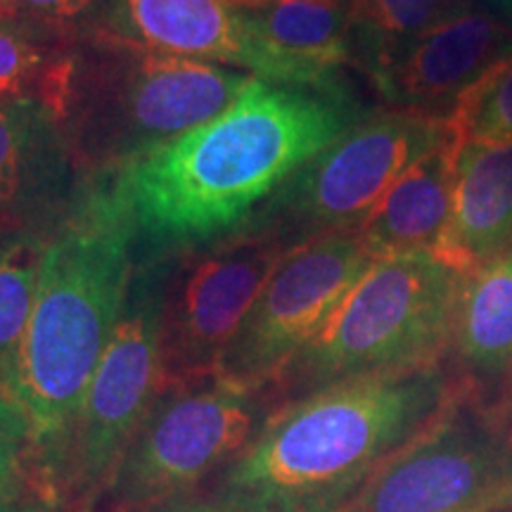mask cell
Masks as SVG:
<instances>
[{
  "label": "cell",
  "mask_w": 512,
  "mask_h": 512,
  "mask_svg": "<svg viewBox=\"0 0 512 512\" xmlns=\"http://www.w3.org/2000/svg\"><path fill=\"white\" fill-rule=\"evenodd\" d=\"M368 110L351 88L254 76L221 114L102 178L124 209L138 254L235 233Z\"/></svg>",
  "instance_id": "1"
},
{
  "label": "cell",
  "mask_w": 512,
  "mask_h": 512,
  "mask_svg": "<svg viewBox=\"0 0 512 512\" xmlns=\"http://www.w3.org/2000/svg\"><path fill=\"white\" fill-rule=\"evenodd\" d=\"M456 394L437 363L351 377L287 401L226 467L219 503L240 512H342Z\"/></svg>",
  "instance_id": "2"
},
{
  "label": "cell",
  "mask_w": 512,
  "mask_h": 512,
  "mask_svg": "<svg viewBox=\"0 0 512 512\" xmlns=\"http://www.w3.org/2000/svg\"><path fill=\"white\" fill-rule=\"evenodd\" d=\"M136 259V233L105 181H93L46 240L34 309L5 389L31 415L36 467L55 496L88 384L117 328Z\"/></svg>",
  "instance_id": "3"
},
{
  "label": "cell",
  "mask_w": 512,
  "mask_h": 512,
  "mask_svg": "<svg viewBox=\"0 0 512 512\" xmlns=\"http://www.w3.org/2000/svg\"><path fill=\"white\" fill-rule=\"evenodd\" d=\"M254 76L79 31L53 112L88 181L221 114Z\"/></svg>",
  "instance_id": "4"
},
{
  "label": "cell",
  "mask_w": 512,
  "mask_h": 512,
  "mask_svg": "<svg viewBox=\"0 0 512 512\" xmlns=\"http://www.w3.org/2000/svg\"><path fill=\"white\" fill-rule=\"evenodd\" d=\"M463 278L427 249L377 259L273 389L287 401L351 377L437 366Z\"/></svg>",
  "instance_id": "5"
},
{
  "label": "cell",
  "mask_w": 512,
  "mask_h": 512,
  "mask_svg": "<svg viewBox=\"0 0 512 512\" xmlns=\"http://www.w3.org/2000/svg\"><path fill=\"white\" fill-rule=\"evenodd\" d=\"M266 396L216 375L162 389L114 467L102 512L176 501L216 467H228L271 415Z\"/></svg>",
  "instance_id": "6"
},
{
  "label": "cell",
  "mask_w": 512,
  "mask_h": 512,
  "mask_svg": "<svg viewBox=\"0 0 512 512\" xmlns=\"http://www.w3.org/2000/svg\"><path fill=\"white\" fill-rule=\"evenodd\" d=\"M446 133L448 119L432 114L370 112L304 164L247 226L273 230L292 249L358 230L384 192Z\"/></svg>",
  "instance_id": "7"
},
{
  "label": "cell",
  "mask_w": 512,
  "mask_h": 512,
  "mask_svg": "<svg viewBox=\"0 0 512 512\" xmlns=\"http://www.w3.org/2000/svg\"><path fill=\"white\" fill-rule=\"evenodd\" d=\"M164 280V254H138L124 309L88 384L64 458L60 484L81 508L100 503L126 444L162 392Z\"/></svg>",
  "instance_id": "8"
},
{
  "label": "cell",
  "mask_w": 512,
  "mask_h": 512,
  "mask_svg": "<svg viewBox=\"0 0 512 512\" xmlns=\"http://www.w3.org/2000/svg\"><path fill=\"white\" fill-rule=\"evenodd\" d=\"M290 249L273 230L245 226L162 252V389L216 375L230 339Z\"/></svg>",
  "instance_id": "9"
},
{
  "label": "cell",
  "mask_w": 512,
  "mask_h": 512,
  "mask_svg": "<svg viewBox=\"0 0 512 512\" xmlns=\"http://www.w3.org/2000/svg\"><path fill=\"white\" fill-rule=\"evenodd\" d=\"M512 494V434L463 392L342 512H491Z\"/></svg>",
  "instance_id": "10"
},
{
  "label": "cell",
  "mask_w": 512,
  "mask_h": 512,
  "mask_svg": "<svg viewBox=\"0 0 512 512\" xmlns=\"http://www.w3.org/2000/svg\"><path fill=\"white\" fill-rule=\"evenodd\" d=\"M375 264L358 230L290 249L223 351L216 377L268 392Z\"/></svg>",
  "instance_id": "11"
},
{
  "label": "cell",
  "mask_w": 512,
  "mask_h": 512,
  "mask_svg": "<svg viewBox=\"0 0 512 512\" xmlns=\"http://www.w3.org/2000/svg\"><path fill=\"white\" fill-rule=\"evenodd\" d=\"M91 185L50 107L34 98L0 100V230L5 235L48 238Z\"/></svg>",
  "instance_id": "12"
},
{
  "label": "cell",
  "mask_w": 512,
  "mask_h": 512,
  "mask_svg": "<svg viewBox=\"0 0 512 512\" xmlns=\"http://www.w3.org/2000/svg\"><path fill=\"white\" fill-rule=\"evenodd\" d=\"M512 55V24L463 8L403 48L373 86L389 110L448 119L458 100Z\"/></svg>",
  "instance_id": "13"
},
{
  "label": "cell",
  "mask_w": 512,
  "mask_h": 512,
  "mask_svg": "<svg viewBox=\"0 0 512 512\" xmlns=\"http://www.w3.org/2000/svg\"><path fill=\"white\" fill-rule=\"evenodd\" d=\"M83 29L152 50L256 76V50L230 0H105ZM81 29V31H83Z\"/></svg>",
  "instance_id": "14"
},
{
  "label": "cell",
  "mask_w": 512,
  "mask_h": 512,
  "mask_svg": "<svg viewBox=\"0 0 512 512\" xmlns=\"http://www.w3.org/2000/svg\"><path fill=\"white\" fill-rule=\"evenodd\" d=\"M256 76L294 86H337L356 67L349 0H287L242 10Z\"/></svg>",
  "instance_id": "15"
},
{
  "label": "cell",
  "mask_w": 512,
  "mask_h": 512,
  "mask_svg": "<svg viewBox=\"0 0 512 512\" xmlns=\"http://www.w3.org/2000/svg\"><path fill=\"white\" fill-rule=\"evenodd\" d=\"M512 249V145H470L458 166L453 209L432 254L467 278Z\"/></svg>",
  "instance_id": "16"
},
{
  "label": "cell",
  "mask_w": 512,
  "mask_h": 512,
  "mask_svg": "<svg viewBox=\"0 0 512 512\" xmlns=\"http://www.w3.org/2000/svg\"><path fill=\"white\" fill-rule=\"evenodd\" d=\"M463 140L448 124V133L384 192L358 228L373 259L408 252H432L453 209Z\"/></svg>",
  "instance_id": "17"
},
{
  "label": "cell",
  "mask_w": 512,
  "mask_h": 512,
  "mask_svg": "<svg viewBox=\"0 0 512 512\" xmlns=\"http://www.w3.org/2000/svg\"><path fill=\"white\" fill-rule=\"evenodd\" d=\"M458 358L475 380L512 370V249L463 278L453 320Z\"/></svg>",
  "instance_id": "18"
},
{
  "label": "cell",
  "mask_w": 512,
  "mask_h": 512,
  "mask_svg": "<svg viewBox=\"0 0 512 512\" xmlns=\"http://www.w3.org/2000/svg\"><path fill=\"white\" fill-rule=\"evenodd\" d=\"M79 31L0 17V100L34 98L53 110Z\"/></svg>",
  "instance_id": "19"
},
{
  "label": "cell",
  "mask_w": 512,
  "mask_h": 512,
  "mask_svg": "<svg viewBox=\"0 0 512 512\" xmlns=\"http://www.w3.org/2000/svg\"><path fill=\"white\" fill-rule=\"evenodd\" d=\"M463 8L465 0H349L356 67L373 79L415 38Z\"/></svg>",
  "instance_id": "20"
},
{
  "label": "cell",
  "mask_w": 512,
  "mask_h": 512,
  "mask_svg": "<svg viewBox=\"0 0 512 512\" xmlns=\"http://www.w3.org/2000/svg\"><path fill=\"white\" fill-rule=\"evenodd\" d=\"M46 240L5 235L0 242V389L8 387L34 309Z\"/></svg>",
  "instance_id": "21"
},
{
  "label": "cell",
  "mask_w": 512,
  "mask_h": 512,
  "mask_svg": "<svg viewBox=\"0 0 512 512\" xmlns=\"http://www.w3.org/2000/svg\"><path fill=\"white\" fill-rule=\"evenodd\" d=\"M448 124L456 128L465 147L512 145V55L458 100Z\"/></svg>",
  "instance_id": "22"
},
{
  "label": "cell",
  "mask_w": 512,
  "mask_h": 512,
  "mask_svg": "<svg viewBox=\"0 0 512 512\" xmlns=\"http://www.w3.org/2000/svg\"><path fill=\"white\" fill-rule=\"evenodd\" d=\"M36 432L27 408L0 389V501L36 472Z\"/></svg>",
  "instance_id": "23"
},
{
  "label": "cell",
  "mask_w": 512,
  "mask_h": 512,
  "mask_svg": "<svg viewBox=\"0 0 512 512\" xmlns=\"http://www.w3.org/2000/svg\"><path fill=\"white\" fill-rule=\"evenodd\" d=\"M102 5L105 0H0V17L81 31Z\"/></svg>",
  "instance_id": "24"
},
{
  "label": "cell",
  "mask_w": 512,
  "mask_h": 512,
  "mask_svg": "<svg viewBox=\"0 0 512 512\" xmlns=\"http://www.w3.org/2000/svg\"><path fill=\"white\" fill-rule=\"evenodd\" d=\"M0 512H55V491L36 470L27 484L0 501Z\"/></svg>",
  "instance_id": "25"
},
{
  "label": "cell",
  "mask_w": 512,
  "mask_h": 512,
  "mask_svg": "<svg viewBox=\"0 0 512 512\" xmlns=\"http://www.w3.org/2000/svg\"><path fill=\"white\" fill-rule=\"evenodd\" d=\"M143 512H240V510L228 508V505H223V503L181 501V498H176V501H169V503L155 505V508L143 510Z\"/></svg>",
  "instance_id": "26"
},
{
  "label": "cell",
  "mask_w": 512,
  "mask_h": 512,
  "mask_svg": "<svg viewBox=\"0 0 512 512\" xmlns=\"http://www.w3.org/2000/svg\"><path fill=\"white\" fill-rule=\"evenodd\" d=\"M238 10H252V8H264V5L273 3H287V0H230Z\"/></svg>",
  "instance_id": "27"
},
{
  "label": "cell",
  "mask_w": 512,
  "mask_h": 512,
  "mask_svg": "<svg viewBox=\"0 0 512 512\" xmlns=\"http://www.w3.org/2000/svg\"><path fill=\"white\" fill-rule=\"evenodd\" d=\"M498 5H501V8L508 12V15H512V0H496Z\"/></svg>",
  "instance_id": "28"
},
{
  "label": "cell",
  "mask_w": 512,
  "mask_h": 512,
  "mask_svg": "<svg viewBox=\"0 0 512 512\" xmlns=\"http://www.w3.org/2000/svg\"><path fill=\"white\" fill-rule=\"evenodd\" d=\"M3 238H5V233H3V230H0V242H3Z\"/></svg>",
  "instance_id": "29"
}]
</instances>
